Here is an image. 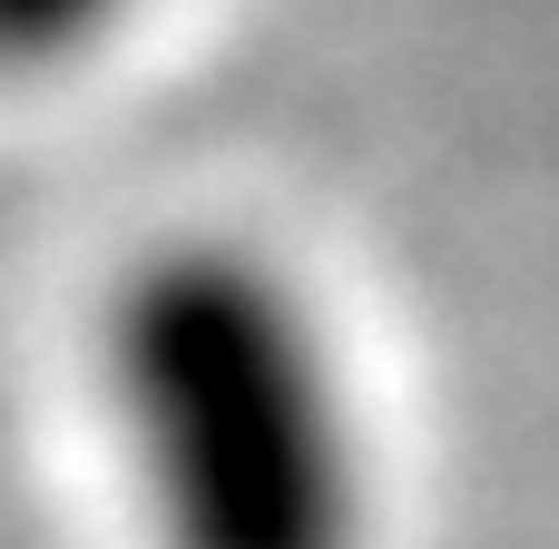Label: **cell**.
Here are the masks:
<instances>
[{
    "instance_id": "cell-2",
    "label": "cell",
    "mask_w": 559,
    "mask_h": 549,
    "mask_svg": "<svg viewBox=\"0 0 559 549\" xmlns=\"http://www.w3.org/2000/svg\"><path fill=\"white\" fill-rule=\"evenodd\" d=\"M147 0H0V79H39L118 39Z\"/></svg>"
},
{
    "instance_id": "cell-1",
    "label": "cell",
    "mask_w": 559,
    "mask_h": 549,
    "mask_svg": "<svg viewBox=\"0 0 559 549\" xmlns=\"http://www.w3.org/2000/svg\"><path fill=\"white\" fill-rule=\"evenodd\" d=\"M157 549H364V452L305 285L236 236L147 246L98 314Z\"/></svg>"
}]
</instances>
